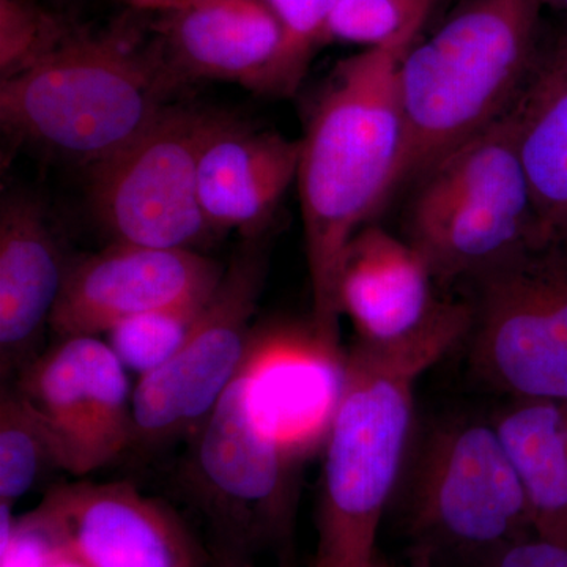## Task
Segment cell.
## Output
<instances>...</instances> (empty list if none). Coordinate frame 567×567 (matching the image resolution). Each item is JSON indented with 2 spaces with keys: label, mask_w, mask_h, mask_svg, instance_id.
<instances>
[{
  "label": "cell",
  "mask_w": 567,
  "mask_h": 567,
  "mask_svg": "<svg viewBox=\"0 0 567 567\" xmlns=\"http://www.w3.org/2000/svg\"><path fill=\"white\" fill-rule=\"evenodd\" d=\"M282 44L265 0H192L166 13L159 54L181 85L227 81L270 95Z\"/></svg>",
  "instance_id": "5bb4252c"
},
{
  "label": "cell",
  "mask_w": 567,
  "mask_h": 567,
  "mask_svg": "<svg viewBox=\"0 0 567 567\" xmlns=\"http://www.w3.org/2000/svg\"><path fill=\"white\" fill-rule=\"evenodd\" d=\"M281 22V58L271 80V96H290L303 81L311 51L327 35V22L338 0H265Z\"/></svg>",
  "instance_id": "603a6c76"
},
{
  "label": "cell",
  "mask_w": 567,
  "mask_h": 567,
  "mask_svg": "<svg viewBox=\"0 0 567 567\" xmlns=\"http://www.w3.org/2000/svg\"><path fill=\"white\" fill-rule=\"evenodd\" d=\"M224 270L193 249L112 241L70 264L50 327L61 338L110 333L123 320L212 293Z\"/></svg>",
  "instance_id": "4fadbf2b"
},
{
  "label": "cell",
  "mask_w": 567,
  "mask_h": 567,
  "mask_svg": "<svg viewBox=\"0 0 567 567\" xmlns=\"http://www.w3.org/2000/svg\"><path fill=\"white\" fill-rule=\"evenodd\" d=\"M13 506L0 503L2 565L0 567H47L65 555L58 537L35 509L14 518Z\"/></svg>",
  "instance_id": "d4e9b609"
},
{
  "label": "cell",
  "mask_w": 567,
  "mask_h": 567,
  "mask_svg": "<svg viewBox=\"0 0 567 567\" xmlns=\"http://www.w3.org/2000/svg\"><path fill=\"white\" fill-rule=\"evenodd\" d=\"M405 517L421 543L477 561L532 535L527 496L492 421H443L427 432L406 480Z\"/></svg>",
  "instance_id": "52a82bcc"
},
{
  "label": "cell",
  "mask_w": 567,
  "mask_h": 567,
  "mask_svg": "<svg viewBox=\"0 0 567 567\" xmlns=\"http://www.w3.org/2000/svg\"><path fill=\"white\" fill-rule=\"evenodd\" d=\"M555 3H558V6L567 7V0H554Z\"/></svg>",
  "instance_id": "4dcf8cb0"
},
{
  "label": "cell",
  "mask_w": 567,
  "mask_h": 567,
  "mask_svg": "<svg viewBox=\"0 0 567 567\" xmlns=\"http://www.w3.org/2000/svg\"><path fill=\"white\" fill-rule=\"evenodd\" d=\"M70 264L39 200L24 193L0 208V369L20 372L37 357Z\"/></svg>",
  "instance_id": "e0dca14e"
},
{
  "label": "cell",
  "mask_w": 567,
  "mask_h": 567,
  "mask_svg": "<svg viewBox=\"0 0 567 567\" xmlns=\"http://www.w3.org/2000/svg\"><path fill=\"white\" fill-rule=\"evenodd\" d=\"M492 423L527 496L533 533L567 546V402L513 399Z\"/></svg>",
  "instance_id": "d6986e66"
},
{
  "label": "cell",
  "mask_w": 567,
  "mask_h": 567,
  "mask_svg": "<svg viewBox=\"0 0 567 567\" xmlns=\"http://www.w3.org/2000/svg\"><path fill=\"white\" fill-rule=\"evenodd\" d=\"M192 2V0H128L130 6L133 9L144 11H169L181 9L185 3Z\"/></svg>",
  "instance_id": "83f0119b"
},
{
  "label": "cell",
  "mask_w": 567,
  "mask_h": 567,
  "mask_svg": "<svg viewBox=\"0 0 567 567\" xmlns=\"http://www.w3.org/2000/svg\"><path fill=\"white\" fill-rule=\"evenodd\" d=\"M532 0H483L406 51L399 69L405 148L399 185L506 114L527 71Z\"/></svg>",
  "instance_id": "277c9868"
},
{
  "label": "cell",
  "mask_w": 567,
  "mask_h": 567,
  "mask_svg": "<svg viewBox=\"0 0 567 567\" xmlns=\"http://www.w3.org/2000/svg\"><path fill=\"white\" fill-rule=\"evenodd\" d=\"M47 567H85L82 563L78 561L76 558L70 557V555H62V557L55 558Z\"/></svg>",
  "instance_id": "f1b7e54d"
},
{
  "label": "cell",
  "mask_w": 567,
  "mask_h": 567,
  "mask_svg": "<svg viewBox=\"0 0 567 567\" xmlns=\"http://www.w3.org/2000/svg\"><path fill=\"white\" fill-rule=\"evenodd\" d=\"M128 369L99 336H69L14 383L58 447L63 472L84 477L134 443Z\"/></svg>",
  "instance_id": "8fae6325"
},
{
  "label": "cell",
  "mask_w": 567,
  "mask_h": 567,
  "mask_svg": "<svg viewBox=\"0 0 567 567\" xmlns=\"http://www.w3.org/2000/svg\"><path fill=\"white\" fill-rule=\"evenodd\" d=\"M69 39L33 0H0V81L39 65Z\"/></svg>",
  "instance_id": "7402d4cb"
},
{
  "label": "cell",
  "mask_w": 567,
  "mask_h": 567,
  "mask_svg": "<svg viewBox=\"0 0 567 567\" xmlns=\"http://www.w3.org/2000/svg\"><path fill=\"white\" fill-rule=\"evenodd\" d=\"M35 511L85 567H204L181 516L126 481L58 484Z\"/></svg>",
  "instance_id": "7c38bea8"
},
{
  "label": "cell",
  "mask_w": 567,
  "mask_h": 567,
  "mask_svg": "<svg viewBox=\"0 0 567 567\" xmlns=\"http://www.w3.org/2000/svg\"><path fill=\"white\" fill-rule=\"evenodd\" d=\"M213 292L123 320L106 333L110 334L107 342L126 369L140 375L148 374L177 352Z\"/></svg>",
  "instance_id": "44dd1931"
},
{
  "label": "cell",
  "mask_w": 567,
  "mask_h": 567,
  "mask_svg": "<svg viewBox=\"0 0 567 567\" xmlns=\"http://www.w3.org/2000/svg\"><path fill=\"white\" fill-rule=\"evenodd\" d=\"M480 567H567V546L532 533L491 551Z\"/></svg>",
  "instance_id": "484cf974"
},
{
  "label": "cell",
  "mask_w": 567,
  "mask_h": 567,
  "mask_svg": "<svg viewBox=\"0 0 567 567\" xmlns=\"http://www.w3.org/2000/svg\"><path fill=\"white\" fill-rule=\"evenodd\" d=\"M183 477L212 539L248 554L275 550L292 567L297 465L254 402L248 360L197 425Z\"/></svg>",
  "instance_id": "8992f818"
},
{
  "label": "cell",
  "mask_w": 567,
  "mask_h": 567,
  "mask_svg": "<svg viewBox=\"0 0 567 567\" xmlns=\"http://www.w3.org/2000/svg\"><path fill=\"white\" fill-rule=\"evenodd\" d=\"M223 115L171 104L137 140L91 169L93 212L114 241L194 251L218 235L200 207L197 173Z\"/></svg>",
  "instance_id": "ba28073f"
},
{
  "label": "cell",
  "mask_w": 567,
  "mask_h": 567,
  "mask_svg": "<svg viewBox=\"0 0 567 567\" xmlns=\"http://www.w3.org/2000/svg\"><path fill=\"white\" fill-rule=\"evenodd\" d=\"M301 140L251 128L223 115L200 155V207L216 234L257 238L297 182Z\"/></svg>",
  "instance_id": "2e32d148"
},
{
  "label": "cell",
  "mask_w": 567,
  "mask_h": 567,
  "mask_svg": "<svg viewBox=\"0 0 567 567\" xmlns=\"http://www.w3.org/2000/svg\"><path fill=\"white\" fill-rule=\"evenodd\" d=\"M405 35L342 62L323 85L301 137L297 185L311 324L333 347H339L347 248L399 186L405 148L399 69Z\"/></svg>",
  "instance_id": "6da1fadb"
},
{
  "label": "cell",
  "mask_w": 567,
  "mask_h": 567,
  "mask_svg": "<svg viewBox=\"0 0 567 567\" xmlns=\"http://www.w3.org/2000/svg\"><path fill=\"white\" fill-rule=\"evenodd\" d=\"M435 276L409 240L365 226L350 241L342 262L339 303L358 341L398 344L424 333L450 301L434 293Z\"/></svg>",
  "instance_id": "9a60e30c"
},
{
  "label": "cell",
  "mask_w": 567,
  "mask_h": 567,
  "mask_svg": "<svg viewBox=\"0 0 567 567\" xmlns=\"http://www.w3.org/2000/svg\"><path fill=\"white\" fill-rule=\"evenodd\" d=\"M372 567H395L391 565V563L385 561L383 558H377L374 565Z\"/></svg>",
  "instance_id": "f546056e"
},
{
  "label": "cell",
  "mask_w": 567,
  "mask_h": 567,
  "mask_svg": "<svg viewBox=\"0 0 567 567\" xmlns=\"http://www.w3.org/2000/svg\"><path fill=\"white\" fill-rule=\"evenodd\" d=\"M259 238H245L177 352L141 375L133 390L134 443L192 435L244 368L267 278Z\"/></svg>",
  "instance_id": "30bf717a"
},
{
  "label": "cell",
  "mask_w": 567,
  "mask_h": 567,
  "mask_svg": "<svg viewBox=\"0 0 567 567\" xmlns=\"http://www.w3.org/2000/svg\"><path fill=\"white\" fill-rule=\"evenodd\" d=\"M52 472H63L58 447L14 385L0 395V503L14 506Z\"/></svg>",
  "instance_id": "ffe728a7"
},
{
  "label": "cell",
  "mask_w": 567,
  "mask_h": 567,
  "mask_svg": "<svg viewBox=\"0 0 567 567\" xmlns=\"http://www.w3.org/2000/svg\"><path fill=\"white\" fill-rule=\"evenodd\" d=\"M208 567H259L256 565L254 555L241 548L229 546L212 539L210 555H208Z\"/></svg>",
  "instance_id": "4316f807"
},
{
  "label": "cell",
  "mask_w": 567,
  "mask_h": 567,
  "mask_svg": "<svg viewBox=\"0 0 567 567\" xmlns=\"http://www.w3.org/2000/svg\"><path fill=\"white\" fill-rule=\"evenodd\" d=\"M472 305H447L424 333L390 346L354 341L323 443L312 567H372L388 503L406 464L415 386L470 333Z\"/></svg>",
  "instance_id": "7a4b0ae2"
},
{
  "label": "cell",
  "mask_w": 567,
  "mask_h": 567,
  "mask_svg": "<svg viewBox=\"0 0 567 567\" xmlns=\"http://www.w3.org/2000/svg\"><path fill=\"white\" fill-rule=\"evenodd\" d=\"M514 107L540 246H561L567 241V43L525 85Z\"/></svg>",
  "instance_id": "ac0fdd59"
},
{
  "label": "cell",
  "mask_w": 567,
  "mask_h": 567,
  "mask_svg": "<svg viewBox=\"0 0 567 567\" xmlns=\"http://www.w3.org/2000/svg\"><path fill=\"white\" fill-rule=\"evenodd\" d=\"M470 360L511 399L567 402V252L533 249L476 279Z\"/></svg>",
  "instance_id": "9c48e42d"
},
{
  "label": "cell",
  "mask_w": 567,
  "mask_h": 567,
  "mask_svg": "<svg viewBox=\"0 0 567 567\" xmlns=\"http://www.w3.org/2000/svg\"><path fill=\"white\" fill-rule=\"evenodd\" d=\"M177 89L159 51L121 35L69 37L39 65L0 81V122L18 141L91 171L137 140Z\"/></svg>",
  "instance_id": "3957f363"
},
{
  "label": "cell",
  "mask_w": 567,
  "mask_h": 567,
  "mask_svg": "<svg viewBox=\"0 0 567 567\" xmlns=\"http://www.w3.org/2000/svg\"><path fill=\"white\" fill-rule=\"evenodd\" d=\"M413 0H338L327 22V35L380 48L405 35Z\"/></svg>",
  "instance_id": "cb8c5ba5"
},
{
  "label": "cell",
  "mask_w": 567,
  "mask_h": 567,
  "mask_svg": "<svg viewBox=\"0 0 567 567\" xmlns=\"http://www.w3.org/2000/svg\"><path fill=\"white\" fill-rule=\"evenodd\" d=\"M409 241L446 282L476 281L543 248L517 151L516 107L421 177Z\"/></svg>",
  "instance_id": "5b68a950"
}]
</instances>
